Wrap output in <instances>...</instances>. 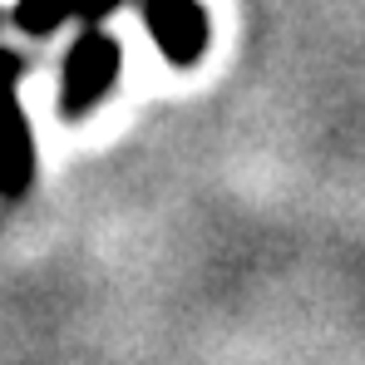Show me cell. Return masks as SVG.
Returning a JSON list of instances; mask_svg holds the SVG:
<instances>
[{"label": "cell", "instance_id": "6da1fadb", "mask_svg": "<svg viewBox=\"0 0 365 365\" xmlns=\"http://www.w3.org/2000/svg\"><path fill=\"white\" fill-rule=\"evenodd\" d=\"M123 74V45L99 30V25H84L74 35V45L64 50V64H60V114L69 123L89 119L119 84Z\"/></svg>", "mask_w": 365, "mask_h": 365}, {"label": "cell", "instance_id": "7a4b0ae2", "mask_svg": "<svg viewBox=\"0 0 365 365\" xmlns=\"http://www.w3.org/2000/svg\"><path fill=\"white\" fill-rule=\"evenodd\" d=\"M143 30L173 69H192L207 60L212 15L202 0H143Z\"/></svg>", "mask_w": 365, "mask_h": 365}, {"label": "cell", "instance_id": "3957f363", "mask_svg": "<svg viewBox=\"0 0 365 365\" xmlns=\"http://www.w3.org/2000/svg\"><path fill=\"white\" fill-rule=\"evenodd\" d=\"M30 182H35V128L15 94L0 109V197H25Z\"/></svg>", "mask_w": 365, "mask_h": 365}, {"label": "cell", "instance_id": "277c9868", "mask_svg": "<svg viewBox=\"0 0 365 365\" xmlns=\"http://www.w3.org/2000/svg\"><path fill=\"white\" fill-rule=\"evenodd\" d=\"M69 15L74 0H15V30H25L30 40H50Z\"/></svg>", "mask_w": 365, "mask_h": 365}, {"label": "cell", "instance_id": "5b68a950", "mask_svg": "<svg viewBox=\"0 0 365 365\" xmlns=\"http://www.w3.org/2000/svg\"><path fill=\"white\" fill-rule=\"evenodd\" d=\"M20 74H25L20 55L0 45V104H5V99H15V84H20Z\"/></svg>", "mask_w": 365, "mask_h": 365}, {"label": "cell", "instance_id": "8992f818", "mask_svg": "<svg viewBox=\"0 0 365 365\" xmlns=\"http://www.w3.org/2000/svg\"><path fill=\"white\" fill-rule=\"evenodd\" d=\"M119 5H128V0H74V15H79L84 25H104Z\"/></svg>", "mask_w": 365, "mask_h": 365}]
</instances>
